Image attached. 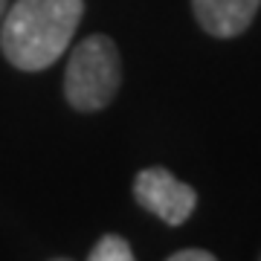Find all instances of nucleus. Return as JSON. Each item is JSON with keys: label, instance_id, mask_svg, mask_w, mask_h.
Instances as JSON below:
<instances>
[{"label": "nucleus", "instance_id": "nucleus-4", "mask_svg": "<svg viewBox=\"0 0 261 261\" xmlns=\"http://www.w3.org/2000/svg\"><path fill=\"white\" fill-rule=\"evenodd\" d=\"M261 0H192L195 18L206 35L235 38L247 32Z\"/></svg>", "mask_w": 261, "mask_h": 261}, {"label": "nucleus", "instance_id": "nucleus-5", "mask_svg": "<svg viewBox=\"0 0 261 261\" xmlns=\"http://www.w3.org/2000/svg\"><path fill=\"white\" fill-rule=\"evenodd\" d=\"M87 258L90 261H130L134 258V250H130L128 238H122L116 232H108L93 244V250H90Z\"/></svg>", "mask_w": 261, "mask_h": 261}, {"label": "nucleus", "instance_id": "nucleus-2", "mask_svg": "<svg viewBox=\"0 0 261 261\" xmlns=\"http://www.w3.org/2000/svg\"><path fill=\"white\" fill-rule=\"evenodd\" d=\"M122 84L119 49L108 35L79 41L64 70V99L82 113L105 111Z\"/></svg>", "mask_w": 261, "mask_h": 261}, {"label": "nucleus", "instance_id": "nucleus-6", "mask_svg": "<svg viewBox=\"0 0 261 261\" xmlns=\"http://www.w3.org/2000/svg\"><path fill=\"white\" fill-rule=\"evenodd\" d=\"M168 261H215V255L209 250H197V247H192V250H177L168 255Z\"/></svg>", "mask_w": 261, "mask_h": 261}, {"label": "nucleus", "instance_id": "nucleus-7", "mask_svg": "<svg viewBox=\"0 0 261 261\" xmlns=\"http://www.w3.org/2000/svg\"><path fill=\"white\" fill-rule=\"evenodd\" d=\"M6 9H9V0H0V20H3V15H6Z\"/></svg>", "mask_w": 261, "mask_h": 261}, {"label": "nucleus", "instance_id": "nucleus-1", "mask_svg": "<svg viewBox=\"0 0 261 261\" xmlns=\"http://www.w3.org/2000/svg\"><path fill=\"white\" fill-rule=\"evenodd\" d=\"M84 0H15L0 20V49L23 73L47 70L67 53Z\"/></svg>", "mask_w": 261, "mask_h": 261}, {"label": "nucleus", "instance_id": "nucleus-3", "mask_svg": "<svg viewBox=\"0 0 261 261\" xmlns=\"http://www.w3.org/2000/svg\"><path fill=\"white\" fill-rule=\"evenodd\" d=\"M134 200L166 226L186 224L197 209V192L163 166L142 168L134 177Z\"/></svg>", "mask_w": 261, "mask_h": 261}]
</instances>
